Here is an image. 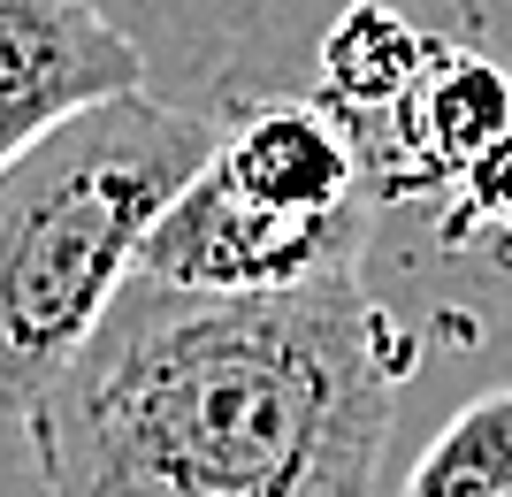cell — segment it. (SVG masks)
Masks as SVG:
<instances>
[{"mask_svg":"<svg viewBox=\"0 0 512 497\" xmlns=\"http://www.w3.org/2000/svg\"><path fill=\"white\" fill-rule=\"evenodd\" d=\"M146 85V54L92 0H0V161L92 100Z\"/></svg>","mask_w":512,"mask_h":497,"instance_id":"4","label":"cell"},{"mask_svg":"<svg viewBox=\"0 0 512 497\" xmlns=\"http://www.w3.org/2000/svg\"><path fill=\"white\" fill-rule=\"evenodd\" d=\"M398 375L360 276L268 299L130 276L23 436L46 497H375Z\"/></svg>","mask_w":512,"mask_h":497,"instance_id":"1","label":"cell"},{"mask_svg":"<svg viewBox=\"0 0 512 497\" xmlns=\"http://www.w3.org/2000/svg\"><path fill=\"white\" fill-rule=\"evenodd\" d=\"M214 153V115L146 85L0 161V413L31 421L138 276L153 222Z\"/></svg>","mask_w":512,"mask_h":497,"instance_id":"2","label":"cell"},{"mask_svg":"<svg viewBox=\"0 0 512 497\" xmlns=\"http://www.w3.org/2000/svg\"><path fill=\"white\" fill-rule=\"evenodd\" d=\"M406 497H512V390H482L428 436Z\"/></svg>","mask_w":512,"mask_h":497,"instance_id":"6","label":"cell"},{"mask_svg":"<svg viewBox=\"0 0 512 497\" xmlns=\"http://www.w3.org/2000/svg\"><path fill=\"white\" fill-rule=\"evenodd\" d=\"M367 207L352 215H283L260 199L230 192L222 176H199L176 192V207L153 222L138 276L161 291H207V299H268V291H306V283L360 276L367 253Z\"/></svg>","mask_w":512,"mask_h":497,"instance_id":"3","label":"cell"},{"mask_svg":"<svg viewBox=\"0 0 512 497\" xmlns=\"http://www.w3.org/2000/svg\"><path fill=\"white\" fill-rule=\"evenodd\" d=\"M383 130H360L367 176L383 192H421L436 176L474 169L482 153L512 130V92L490 62L474 54H444V46H421V62L406 69V85L390 92L383 108H367ZM352 115V123H367Z\"/></svg>","mask_w":512,"mask_h":497,"instance_id":"5","label":"cell"}]
</instances>
